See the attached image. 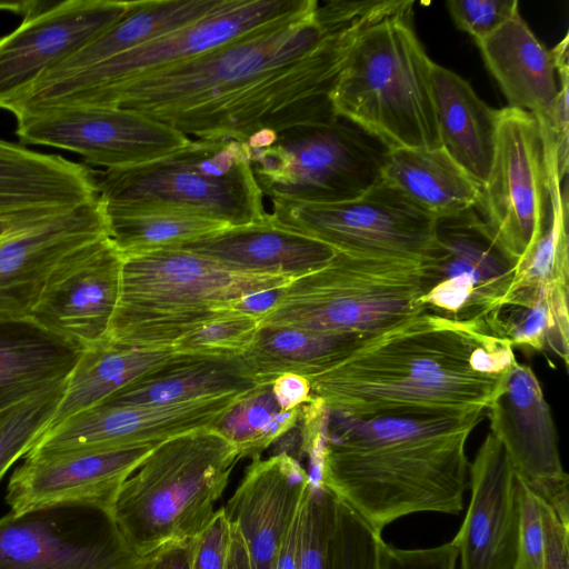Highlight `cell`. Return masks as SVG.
I'll use <instances>...</instances> for the list:
<instances>
[{
	"mask_svg": "<svg viewBox=\"0 0 569 569\" xmlns=\"http://www.w3.org/2000/svg\"><path fill=\"white\" fill-rule=\"evenodd\" d=\"M363 1H318L86 106L138 111L196 139L246 143L260 131L322 122L346 61L327 38Z\"/></svg>",
	"mask_w": 569,
	"mask_h": 569,
	"instance_id": "1",
	"label": "cell"
},
{
	"mask_svg": "<svg viewBox=\"0 0 569 569\" xmlns=\"http://www.w3.org/2000/svg\"><path fill=\"white\" fill-rule=\"evenodd\" d=\"M515 361L511 343L483 321L423 311L309 380L333 416L467 415L486 412Z\"/></svg>",
	"mask_w": 569,
	"mask_h": 569,
	"instance_id": "2",
	"label": "cell"
},
{
	"mask_svg": "<svg viewBox=\"0 0 569 569\" xmlns=\"http://www.w3.org/2000/svg\"><path fill=\"white\" fill-rule=\"evenodd\" d=\"M485 417L330 415L333 427L309 475L380 533L413 513L458 515L468 486L467 441Z\"/></svg>",
	"mask_w": 569,
	"mask_h": 569,
	"instance_id": "3",
	"label": "cell"
},
{
	"mask_svg": "<svg viewBox=\"0 0 569 569\" xmlns=\"http://www.w3.org/2000/svg\"><path fill=\"white\" fill-rule=\"evenodd\" d=\"M413 1L367 26L331 91L335 113L386 149L441 147L433 61L412 22Z\"/></svg>",
	"mask_w": 569,
	"mask_h": 569,
	"instance_id": "4",
	"label": "cell"
},
{
	"mask_svg": "<svg viewBox=\"0 0 569 569\" xmlns=\"http://www.w3.org/2000/svg\"><path fill=\"white\" fill-rule=\"evenodd\" d=\"M295 278L232 270L181 248L123 257L120 295L106 339L138 349L173 348L243 298Z\"/></svg>",
	"mask_w": 569,
	"mask_h": 569,
	"instance_id": "5",
	"label": "cell"
},
{
	"mask_svg": "<svg viewBox=\"0 0 569 569\" xmlns=\"http://www.w3.org/2000/svg\"><path fill=\"white\" fill-rule=\"evenodd\" d=\"M240 459L213 428L157 445L121 485L109 510L129 549L148 557L193 539L213 517Z\"/></svg>",
	"mask_w": 569,
	"mask_h": 569,
	"instance_id": "6",
	"label": "cell"
},
{
	"mask_svg": "<svg viewBox=\"0 0 569 569\" xmlns=\"http://www.w3.org/2000/svg\"><path fill=\"white\" fill-rule=\"evenodd\" d=\"M96 187L104 206L178 208L229 227L268 214L247 146L229 139H190L161 158L96 172Z\"/></svg>",
	"mask_w": 569,
	"mask_h": 569,
	"instance_id": "7",
	"label": "cell"
},
{
	"mask_svg": "<svg viewBox=\"0 0 569 569\" xmlns=\"http://www.w3.org/2000/svg\"><path fill=\"white\" fill-rule=\"evenodd\" d=\"M422 266L341 253L280 288L259 327L371 337L425 311Z\"/></svg>",
	"mask_w": 569,
	"mask_h": 569,
	"instance_id": "8",
	"label": "cell"
},
{
	"mask_svg": "<svg viewBox=\"0 0 569 569\" xmlns=\"http://www.w3.org/2000/svg\"><path fill=\"white\" fill-rule=\"evenodd\" d=\"M313 0H223L203 18L124 53L34 86L3 109L16 119L59 107L86 106L146 74L178 64L308 8Z\"/></svg>",
	"mask_w": 569,
	"mask_h": 569,
	"instance_id": "9",
	"label": "cell"
},
{
	"mask_svg": "<svg viewBox=\"0 0 569 569\" xmlns=\"http://www.w3.org/2000/svg\"><path fill=\"white\" fill-rule=\"evenodd\" d=\"M271 200V222L316 239L337 253L425 266L441 251L437 220L381 179L360 196L339 202Z\"/></svg>",
	"mask_w": 569,
	"mask_h": 569,
	"instance_id": "10",
	"label": "cell"
},
{
	"mask_svg": "<svg viewBox=\"0 0 569 569\" xmlns=\"http://www.w3.org/2000/svg\"><path fill=\"white\" fill-rule=\"evenodd\" d=\"M367 137L340 118L293 127L276 133L262 148L248 149L251 169L262 193L271 199L349 200L380 180L385 150Z\"/></svg>",
	"mask_w": 569,
	"mask_h": 569,
	"instance_id": "11",
	"label": "cell"
},
{
	"mask_svg": "<svg viewBox=\"0 0 569 569\" xmlns=\"http://www.w3.org/2000/svg\"><path fill=\"white\" fill-rule=\"evenodd\" d=\"M110 511L66 501L0 518V569H144Z\"/></svg>",
	"mask_w": 569,
	"mask_h": 569,
	"instance_id": "12",
	"label": "cell"
},
{
	"mask_svg": "<svg viewBox=\"0 0 569 569\" xmlns=\"http://www.w3.org/2000/svg\"><path fill=\"white\" fill-rule=\"evenodd\" d=\"M476 210L517 272L549 217L541 132L531 113L498 110L492 163Z\"/></svg>",
	"mask_w": 569,
	"mask_h": 569,
	"instance_id": "13",
	"label": "cell"
},
{
	"mask_svg": "<svg viewBox=\"0 0 569 569\" xmlns=\"http://www.w3.org/2000/svg\"><path fill=\"white\" fill-rule=\"evenodd\" d=\"M440 254L422 266L425 311L483 321L509 295L516 266L476 208L437 220Z\"/></svg>",
	"mask_w": 569,
	"mask_h": 569,
	"instance_id": "14",
	"label": "cell"
},
{
	"mask_svg": "<svg viewBox=\"0 0 569 569\" xmlns=\"http://www.w3.org/2000/svg\"><path fill=\"white\" fill-rule=\"evenodd\" d=\"M21 142L78 153L94 166L119 169L176 151L189 138L149 116L120 107H59L17 119Z\"/></svg>",
	"mask_w": 569,
	"mask_h": 569,
	"instance_id": "15",
	"label": "cell"
},
{
	"mask_svg": "<svg viewBox=\"0 0 569 569\" xmlns=\"http://www.w3.org/2000/svg\"><path fill=\"white\" fill-rule=\"evenodd\" d=\"M133 1L44 3L0 38V109L120 21Z\"/></svg>",
	"mask_w": 569,
	"mask_h": 569,
	"instance_id": "16",
	"label": "cell"
},
{
	"mask_svg": "<svg viewBox=\"0 0 569 569\" xmlns=\"http://www.w3.org/2000/svg\"><path fill=\"white\" fill-rule=\"evenodd\" d=\"M122 261L109 237L74 249L49 276L28 320L79 350L106 339Z\"/></svg>",
	"mask_w": 569,
	"mask_h": 569,
	"instance_id": "17",
	"label": "cell"
},
{
	"mask_svg": "<svg viewBox=\"0 0 569 569\" xmlns=\"http://www.w3.org/2000/svg\"><path fill=\"white\" fill-rule=\"evenodd\" d=\"M486 417L489 432L503 446L522 481L569 523V477L551 409L530 366L513 362Z\"/></svg>",
	"mask_w": 569,
	"mask_h": 569,
	"instance_id": "18",
	"label": "cell"
},
{
	"mask_svg": "<svg viewBox=\"0 0 569 569\" xmlns=\"http://www.w3.org/2000/svg\"><path fill=\"white\" fill-rule=\"evenodd\" d=\"M239 396L160 406L98 405L49 428L27 455L161 443L213 428Z\"/></svg>",
	"mask_w": 569,
	"mask_h": 569,
	"instance_id": "19",
	"label": "cell"
},
{
	"mask_svg": "<svg viewBox=\"0 0 569 569\" xmlns=\"http://www.w3.org/2000/svg\"><path fill=\"white\" fill-rule=\"evenodd\" d=\"M471 495L452 539L459 569H515L519 545V476L490 432L469 463Z\"/></svg>",
	"mask_w": 569,
	"mask_h": 569,
	"instance_id": "20",
	"label": "cell"
},
{
	"mask_svg": "<svg viewBox=\"0 0 569 569\" xmlns=\"http://www.w3.org/2000/svg\"><path fill=\"white\" fill-rule=\"evenodd\" d=\"M157 445L26 455L10 477L6 502L13 512L66 501L110 510L121 485Z\"/></svg>",
	"mask_w": 569,
	"mask_h": 569,
	"instance_id": "21",
	"label": "cell"
},
{
	"mask_svg": "<svg viewBox=\"0 0 569 569\" xmlns=\"http://www.w3.org/2000/svg\"><path fill=\"white\" fill-rule=\"evenodd\" d=\"M104 237L107 217L99 198L6 237L0 243V322L28 320L61 259Z\"/></svg>",
	"mask_w": 569,
	"mask_h": 569,
	"instance_id": "22",
	"label": "cell"
},
{
	"mask_svg": "<svg viewBox=\"0 0 569 569\" xmlns=\"http://www.w3.org/2000/svg\"><path fill=\"white\" fill-rule=\"evenodd\" d=\"M311 481L309 472L286 452L248 466L223 508L244 540L252 569H274L287 529Z\"/></svg>",
	"mask_w": 569,
	"mask_h": 569,
	"instance_id": "23",
	"label": "cell"
},
{
	"mask_svg": "<svg viewBox=\"0 0 569 569\" xmlns=\"http://www.w3.org/2000/svg\"><path fill=\"white\" fill-rule=\"evenodd\" d=\"M178 248L212 259L232 270L298 278L329 263V246L279 227L267 217L258 222L228 227Z\"/></svg>",
	"mask_w": 569,
	"mask_h": 569,
	"instance_id": "24",
	"label": "cell"
},
{
	"mask_svg": "<svg viewBox=\"0 0 569 569\" xmlns=\"http://www.w3.org/2000/svg\"><path fill=\"white\" fill-rule=\"evenodd\" d=\"M257 386L241 355L174 352L163 363L131 381L101 403L113 406L182 403L239 396Z\"/></svg>",
	"mask_w": 569,
	"mask_h": 569,
	"instance_id": "25",
	"label": "cell"
},
{
	"mask_svg": "<svg viewBox=\"0 0 569 569\" xmlns=\"http://www.w3.org/2000/svg\"><path fill=\"white\" fill-rule=\"evenodd\" d=\"M477 44L508 107L546 121L559 90L556 66L520 12Z\"/></svg>",
	"mask_w": 569,
	"mask_h": 569,
	"instance_id": "26",
	"label": "cell"
},
{
	"mask_svg": "<svg viewBox=\"0 0 569 569\" xmlns=\"http://www.w3.org/2000/svg\"><path fill=\"white\" fill-rule=\"evenodd\" d=\"M96 198V171L89 167L0 139V213L31 207L71 209Z\"/></svg>",
	"mask_w": 569,
	"mask_h": 569,
	"instance_id": "27",
	"label": "cell"
},
{
	"mask_svg": "<svg viewBox=\"0 0 569 569\" xmlns=\"http://www.w3.org/2000/svg\"><path fill=\"white\" fill-rule=\"evenodd\" d=\"M431 80L441 148L481 188L492 163L498 110L463 78L436 62Z\"/></svg>",
	"mask_w": 569,
	"mask_h": 569,
	"instance_id": "28",
	"label": "cell"
},
{
	"mask_svg": "<svg viewBox=\"0 0 569 569\" xmlns=\"http://www.w3.org/2000/svg\"><path fill=\"white\" fill-rule=\"evenodd\" d=\"M380 179L436 220L473 209L480 187L440 147L385 149Z\"/></svg>",
	"mask_w": 569,
	"mask_h": 569,
	"instance_id": "29",
	"label": "cell"
},
{
	"mask_svg": "<svg viewBox=\"0 0 569 569\" xmlns=\"http://www.w3.org/2000/svg\"><path fill=\"white\" fill-rule=\"evenodd\" d=\"M81 351L29 320L0 322V412L64 383Z\"/></svg>",
	"mask_w": 569,
	"mask_h": 569,
	"instance_id": "30",
	"label": "cell"
},
{
	"mask_svg": "<svg viewBox=\"0 0 569 569\" xmlns=\"http://www.w3.org/2000/svg\"><path fill=\"white\" fill-rule=\"evenodd\" d=\"M222 2L223 0L133 1L132 9L120 21L59 64L34 86L59 80L179 30L212 12Z\"/></svg>",
	"mask_w": 569,
	"mask_h": 569,
	"instance_id": "31",
	"label": "cell"
},
{
	"mask_svg": "<svg viewBox=\"0 0 569 569\" xmlns=\"http://www.w3.org/2000/svg\"><path fill=\"white\" fill-rule=\"evenodd\" d=\"M368 338L289 327H259L241 357L257 385H271L284 373L311 379L342 361Z\"/></svg>",
	"mask_w": 569,
	"mask_h": 569,
	"instance_id": "32",
	"label": "cell"
},
{
	"mask_svg": "<svg viewBox=\"0 0 569 569\" xmlns=\"http://www.w3.org/2000/svg\"><path fill=\"white\" fill-rule=\"evenodd\" d=\"M174 352L173 348L138 349L108 339L87 347L68 377L62 399L49 428L101 403L131 381L163 363Z\"/></svg>",
	"mask_w": 569,
	"mask_h": 569,
	"instance_id": "33",
	"label": "cell"
},
{
	"mask_svg": "<svg viewBox=\"0 0 569 569\" xmlns=\"http://www.w3.org/2000/svg\"><path fill=\"white\" fill-rule=\"evenodd\" d=\"M539 127L547 174L549 217L542 236L518 268L509 295H532L547 287L569 289L567 188L561 189L563 178L559 173L556 142L549 126Z\"/></svg>",
	"mask_w": 569,
	"mask_h": 569,
	"instance_id": "34",
	"label": "cell"
},
{
	"mask_svg": "<svg viewBox=\"0 0 569 569\" xmlns=\"http://www.w3.org/2000/svg\"><path fill=\"white\" fill-rule=\"evenodd\" d=\"M568 290L548 287L531 296H509L485 323L512 347L537 352L550 350L567 367Z\"/></svg>",
	"mask_w": 569,
	"mask_h": 569,
	"instance_id": "35",
	"label": "cell"
},
{
	"mask_svg": "<svg viewBox=\"0 0 569 569\" xmlns=\"http://www.w3.org/2000/svg\"><path fill=\"white\" fill-rule=\"evenodd\" d=\"M104 206V204H103ZM108 237L122 257L178 248L229 226L161 206H104Z\"/></svg>",
	"mask_w": 569,
	"mask_h": 569,
	"instance_id": "36",
	"label": "cell"
},
{
	"mask_svg": "<svg viewBox=\"0 0 569 569\" xmlns=\"http://www.w3.org/2000/svg\"><path fill=\"white\" fill-rule=\"evenodd\" d=\"M301 407L281 410L271 385L242 393L213 427L238 450L240 458L261 459L273 442L295 428Z\"/></svg>",
	"mask_w": 569,
	"mask_h": 569,
	"instance_id": "37",
	"label": "cell"
},
{
	"mask_svg": "<svg viewBox=\"0 0 569 569\" xmlns=\"http://www.w3.org/2000/svg\"><path fill=\"white\" fill-rule=\"evenodd\" d=\"M66 382L0 412V481L50 427Z\"/></svg>",
	"mask_w": 569,
	"mask_h": 569,
	"instance_id": "38",
	"label": "cell"
},
{
	"mask_svg": "<svg viewBox=\"0 0 569 569\" xmlns=\"http://www.w3.org/2000/svg\"><path fill=\"white\" fill-rule=\"evenodd\" d=\"M337 517L338 500L311 481L300 512L297 569H332Z\"/></svg>",
	"mask_w": 569,
	"mask_h": 569,
	"instance_id": "39",
	"label": "cell"
},
{
	"mask_svg": "<svg viewBox=\"0 0 569 569\" xmlns=\"http://www.w3.org/2000/svg\"><path fill=\"white\" fill-rule=\"evenodd\" d=\"M258 329V316L231 311L187 335L173 349L182 353L240 356L251 345Z\"/></svg>",
	"mask_w": 569,
	"mask_h": 569,
	"instance_id": "40",
	"label": "cell"
},
{
	"mask_svg": "<svg viewBox=\"0 0 569 569\" xmlns=\"http://www.w3.org/2000/svg\"><path fill=\"white\" fill-rule=\"evenodd\" d=\"M380 532L338 501L332 569H380Z\"/></svg>",
	"mask_w": 569,
	"mask_h": 569,
	"instance_id": "41",
	"label": "cell"
},
{
	"mask_svg": "<svg viewBox=\"0 0 569 569\" xmlns=\"http://www.w3.org/2000/svg\"><path fill=\"white\" fill-rule=\"evenodd\" d=\"M517 0H450L447 9L456 26L476 43L485 40L517 12Z\"/></svg>",
	"mask_w": 569,
	"mask_h": 569,
	"instance_id": "42",
	"label": "cell"
},
{
	"mask_svg": "<svg viewBox=\"0 0 569 569\" xmlns=\"http://www.w3.org/2000/svg\"><path fill=\"white\" fill-rule=\"evenodd\" d=\"M568 46L569 43L567 33L563 39L553 49L550 50L558 76L559 90L553 104L551 106L549 117L546 120L556 142L559 173L562 178H565L568 173L569 160Z\"/></svg>",
	"mask_w": 569,
	"mask_h": 569,
	"instance_id": "43",
	"label": "cell"
},
{
	"mask_svg": "<svg viewBox=\"0 0 569 569\" xmlns=\"http://www.w3.org/2000/svg\"><path fill=\"white\" fill-rule=\"evenodd\" d=\"M519 509V545L515 569H543V535L539 498L520 477Z\"/></svg>",
	"mask_w": 569,
	"mask_h": 569,
	"instance_id": "44",
	"label": "cell"
},
{
	"mask_svg": "<svg viewBox=\"0 0 569 569\" xmlns=\"http://www.w3.org/2000/svg\"><path fill=\"white\" fill-rule=\"evenodd\" d=\"M230 545V520L224 508L191 539V569H224Z\"/></svg>",
	"mask_w": 569,
	"mask_h": 569,
	"instance_id": "45",
	"label": "cell"
},
{
	"mask_svg": "<svg viewBox=\"0 0 569 569\" xmlns=\"http://www.w3.org/2000/svg\"><path fill=\"white\" fill-rule=\"evenodd\" d=\"M458 549L453 541L437 547L401 549L382 542L380 569H457Z\"/></svg>",
	"mask_w": 569,
	"mask_h": 569,
	"instance_id": "46",
	"label": "cell"
},
{
	"mask_svg": "<svg viewBox=\"0 0 569 569\" xmlns=\"http://www.w3.org/2000/svg\"><path fill=\"white\" fill-rule=\"evenodd\" d=\"M539 503L543 535V569H569V523L541 498Z\"/></svg>",
	"mask_w": 569,
	"mask_h": 569,
	"instance_id": "47",
	"label": "cell"
},
{
	"mask_svg": "<svg viewBox=\"0 0 569 569\" xmlns=\"http://www.w3.org/2000/svg\"><path fill=\"white\" fill-rule=\"evenodd\" d=\"M70 209L58 207H31L2 212L0 213V239L40 224Z\"/></svg>",
	"mask_w": 569,
	"mask_h": 569,
	"instance_id": "48",
	"label": "cell"
},
{
	"mask_svg": "<svg viewBox=\"0 0 569 569\" xmlns=\"http://www.w3.org/2000/svg\"><path fill=\"white\" fill-rule=\"evenodd\" d=\"M271 388L281 410L301 407L312 399L310 380L299 375H281Z\"/></svg>",
	"mask_w": 569,
	"mask_h": 569,
	"instance_id": "49",
	"label": "cell"
},
{
	"mask_svg": "<svg viewBox=\"0 0 569 569\" xmlns=\"http://www.w3.org/2000/svg\"><path fill=\"white\" fill-rule=\"evenodd\" d=\"M191 540L170 545L148 556L144 569H191Z\"/></svg>",
	"mask_w": 569,
	"mask_h": 569,
	"instance_id": "50",
	"label": "cell"
},
{
	"mask_svg": "<svg viewBox=\"0 0 569 569\" xmlns=\"http://www.w3.org/2000/svg\"><path fill=\"white\" fill-rule=\"evenodd\" d=\"M224 569H252L244 540L232 521H230V545Z\"/></svg>",
	"mask_w": 569,
	"mask_h": 569,
	"instance_id": "51",
	"label": "cell"
},
{
	"mask_svg": "<svg viewBox=\"0 0 569 569\" xmlns=\"http://www.w3.org/2000/svg\"><path fill=\"white\" fill-rule=\"evenodd\" d=\"M44 3L40 1H2L0 2V10L20 13L26 17L40 9Z\"/></svg>",
	"mask_w": 569,
	"mask_h": 569,
	"instance_id": "52",
	"label": "cell"
},
{
	"mask_svg": "<svg viewBox=\"0 0 569 569\" xmlns=\"http://www.w3.org/2000/svg\"><path fill=\"white\" fill-rule=\"evenodd\" d=\"M3 239H4V238L0 239V243H1V241H2Z\"/></svg>",
	"mask_w": 569,
	"mask_h": 569,
	"instance_id": "53",
	"label": "cell"
}]
</instances>
